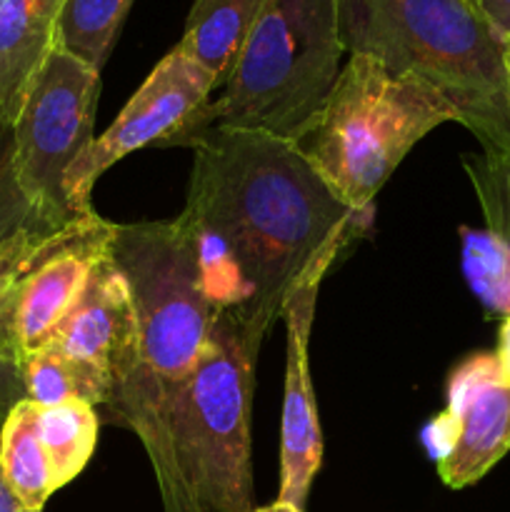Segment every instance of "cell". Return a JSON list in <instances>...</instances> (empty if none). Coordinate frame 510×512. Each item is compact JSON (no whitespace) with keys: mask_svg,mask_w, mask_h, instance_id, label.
<instances>
[{"mask_svg":"<svg viewBox=\"0 0 510 512\" xmlns=\"http://www.w3.org/2000/svg\"><path fill=\"white\" fill-rule=\"evenodd\" d=\"M185 210L198 233L205 293L260 348L303 275L343 250L365 215L350 210L288 140L248 130L190 135Z\"/></svg>","mask_w":510,"mask_h":512,"instance_id":"6da1fadb","label":"cell"},{"mask_svg":"<svg viewBox=\"0 0 510 512\" xmlns=\"http://www.w3.org/2000/svg\"><path fill=\"white\" fill-rule=\"evenodd\" d=\"M345 53L438 90L490 158L510 160L505 40L470 0H335Z\"/></svg>","mask_w":510,"mask_h":512,"instance_id":"7a4b0ae2","label":"cell"},{"mask_svg":"<svg viewBox=\"0 0 510 512\" xmlns=\"http://www.w3.org/2000/svg\"><path fill=\"white\" fill-rule=\"evenodd\" d=\"M110 258L128 283L143 355V373L110 410L120 423L148 430L165 395L198 365L215 320L193 218L183 208L173 220L113 225Z\"/></svg>","mask_w":510,"mask_h":512,"instance_id":"3957f363","label":"cell"},{"mask_svg":"<svg viewBox=\"0 0 510 512\" xmlns=\"http://www.w3.org/2000/svg\"><path fill=\"white\" fill-rule=\"evenodd\" d=\"M343 53L335 0H265L218 98H210L168 145H183L208 128L295 143L333 93Z\"/></svg>","mask_w":510,"mask_h":512,"instance_id":"277c9868","label":"cell"},{"mask_svg":"<svg viewBox=\"0 0 510 512\" xmlns=\"http://www.w3.org/2000/svg\"><path fill=\"white\" fill-rule=\"evenodd\" d=\"M453 120L460 123L458 110L428 83L350 53L333 93L293 145L350 210L368 215L405 155Z\"/></svg>","mask_w":510,"mask_h":512,"instance_id":"5b68a950","label":"cell"},{"mask_svg":"<svg viewBox=\"0 0 510 512\" xmlns=\"http://www.w3.org/2000/svg\"><path fill=\"white\" fill-rule=\"evenodd\" d=\"M113 225L85 213L63 225L33 223L0 245V350L23 365L53 343L108 253Z\"/></svg>","mask_w":510,"mask_h":512,"instance_id":"8992f818","label":"cell"},{"mask_svg":"<svg viewBox=\"0 0 510 512\" xmlns=\"http://www.w3.org/2000/svg\"><path fill=\"white\" fill-rule=\"evenodd\" d=\"M98 95V70L58 45L25 95L13 123L15 168L40 223L63 225L78 218L70 213L63 185L70 165L95 140Z\"/></svg>","mask_w":510,"mask_h":512,"instance_id":"52a82bcc","label":"cell"},{"mask_svg":"<svg viewBox=\"0 0 510 512\" xmlns=\"http://www.w3.org/2000/svg\"><path fill=\"white\" fill-rule=\"evenodd\" d=\"M215 83L175 45L135 90L123 113L70 165L65 200L73 215L93 213V188L118 160L145 145H168L213 95Z\"/></svg>","mask_w":510,"mask_h":512,"instance_id":"ba28073f","label":"cell"},{"mask_svg":"<svg viewBox=\"0 0 510 512\" xmlns=\"http://www.w3.org/2000/svg\"><path fill=\"white\" fill-rule=\"evenodd\" d=\"M448 488L475 485L510 453V380L495 353L470 355L448 380V408L423 433Z\"/></svg>","mask_w":510,"mask_h":512,"instance_id":"9c48e42d","label":"cell"},{"mask_svg":"<svg viewBox=\"0 0 510 512\" xmlns=\"http://www.w3.org/2000/svg\"><path fill=\"white\" fill-rule=\"evenodd\" d=\"M338 250L325 253L303 275L283 305L285 330V393L283 428H280V490L278 500L303 508L310 485L323 465V430L318 403L310 383V330L318 305V290Z\"/></svg>","mask_w":510,"mask_h":512,"instance_id":"30bf717a","label":"cell"},{"mask_svg":"<svg viewBox=\"0 0 510 512\" xmlns=\"http://www.w3.org/2000/svg\"><path fill=\"white\" fill-rule=\"evenodd\" d=\"M48 348L103 370L115 385L113 400L143 373L138 315L110 248L98 260L83 295Z\"/></svg>","mask_w":510,"mask_h":512,"instance_id":"8fae6325","label":"cell"},{"mask_svg":"<svg viewBox=\"0 0 510 512\" xmlns=\"http://www.w3.org/2000/svg\"><path fill=\"white\" fill-rule=\"evenodd\" d=\"M65 0H0V120L13 125L35 75L55 48Z\"/></svg>","mask_w":510,"mask_h":512,"instance_id":"7c38bea8","label":"cell"},{"mask_svg":"<svg viewBox=\"0 0 510 512\" xmlns=\"http://www.w3.org/2000/svg\"><path fill=\"white\" fill-rule=\"evenodd\" d=\"M265 0H195L178 48L213 78L215 88L233 73Z\"/></svg>","mask_w":510,"mask_h":512,"instance_id":"4fadbf2b","label":"cell"},{"mask_svg":"<svg viewBox=\"0 0 510 512\" xmlns=\"http://www.w3.org/2000/svg\"><path fill=\"white\" fill-rule=\"evenodd\" d=\"M0 480L25 510L33 512H43L58 490L38 435V405L28 398L10 410L0 428Z\"/></svg>","mask_w":510,"mask_h":512,"instance_id":"5bb4252c","label":"cell"},{"mask_svg":"<svg viewBox=\"0 0 510 512\" xmlns=\"http://www.w3.org/2000/svg\"><path fill=\"white\" fill-rule=\"evenodd\" d=\"M20 368H23L28 400L38 408H53L73 400H83L93 408L98 405L108 408L115 395L113 380L103 370L55 348L30 355Z\"/></svg>","mask_w":510,"mask_h":512,"instance_id":"9a60e30c","label":"cell"},{"mask_svg":"<svg viewBox=\"0 0 510 512\" xmlns=\"http://www.w3.org/2000/svg\"><path fill=\"white\" fill-rule=\"evenodd\" d=\"M100 415L83 400L38 408V435L53 468L55 488L73 483L93 458Z\"/></svg>","mask_w":510,"mask_h":512,"instance_id":"2e32d148","label":"cell"},{"mask_svg":"<svg viewBox=\"0 0 510 512\" xmlns=\"http://www.w3.org/2000/svg\"><path fill=\"white\" fill-rule=\"evenodd\" d=\"M130 5L133 0H65L55 28V45L100 73Z\"/></svg>","mask_w":510,"mask_h":512,"instance_id":"e0dca14e","label":"cell"},{"mask_svg":"<svg viewBox=\"0 0 510 512\" xmlns=\"http://www.w3.org/2000/svg\"><path fill=\"white\" fill-rule=\"evenodd\" d=\"M470 288L493 313H510V243L493 230H460Z\"/></svg>","mask_w":510,"mask_h":512,"instance_id":"ac0fdd59","label":"cell"},{"mask_svg":"<svg viewBox=\"0 0 510 512\" xmlns=\"http://www.w3.org/2000/svg\"><path fill=\"white\" fill-rule=\"evenodd\" d=\"M33 223L38 218L15 168L13 125L0 120V245Z\"/></svg>","mask_w":510,"mask_h":512,"instance_id":"d6986e66","label":"cell"},{"mask_svg":"<svg viewBox=\"0 0 510 512\" xmlns=\"http://www.w3.org/2000/svg\"><path fill=\"white\" fill-rule=\"evenodd\" d=\"M25 398H28V393H25L23 368L0 350V428L8 420L10 410Z\"/></svg>","mask_w":510,"mask_h":512,"instance_id":"ffe728a7","label":"cell"},{"mask_svg":"<svg viewBox=\"0 0 510 512\" xmlns=\"http://www.w3.org/2000/svg\"><path fill=\"white\" fill-rule=\"evenodd\" d=\"M480 13L485 15L490 25H493L495 33L500 38H508L510 35V0H470Z\"/></svg>","mask_w":510,"mask_h":512,"instance_id":"44dd1931","label":"cell"},{"mask_svg":"<svg viewBox=\"0 0 510 512\" xmlns=\"http://www.w3.org/2000/svg\"><path fill=\"white\" fill-rule=\"evenodd\" d=\"M495 360H498L505 378L510 380V313L503 315V325H500L498 333V348H495Z\"/></svg>","mask_w":510,"mask_h":512,"instance_id":"7402d4cb","label":"cell"},{"mask_svg":"<svg viewBox=\"0 0 510 512\" xmlns=\"http://www.w3.org/2000/svg\"><path fill=\"white\" fill-rule=\"evenodd\" d=\"M0 512H33V510H25L23 505L10 495V490L5 488L3 480H0Z\"/></svg>","mask_w":510,"mask_h":512,"instance_id":"603a6c76","label":"cell"},{"mask_svg":"<svg viewBox=\"0 0 510 512\" xmlns=\"http://www.w3.org/2000/svg\"><path fill=\"white\" fill-rule=\"evenodd\" d=\"M250 512H305V510L293 503H285V500H275V503L265 505V508H253Z\"/></svg>","mask_w":510,"mask_h":512,"instance_id":"cb8c5ba5","label":"cell"},{"mask_svg":"<svg viewBox=\"0 0 510 512\" xmlns=\"http://www.w3.org/2000/svg\"><path fill=\"white\" fill-rule=\"evenodd\" d=\"M505 60H508V70H510V35L505 38Z\"/></svg>","mask_w":510,"mask_h":512,"instance_id":"d4e9b609","label":"cell"}]
</instances>
